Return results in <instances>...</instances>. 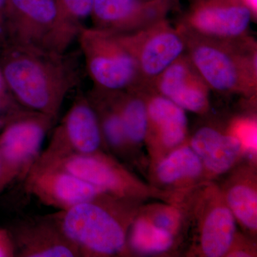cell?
<instances>
[{"label":"cell","mask_w":257,"mask_h":257,"mask_svg":"<svg viewBox=\"0 0 257 257\" xmlns=\"http://www.w3.org/2000/svg\"><path fill=\"white\" fill-rule=\"evenodd\" d=\"M0 70L6 88L22 106L54 119L78 82L77 69L64 54L10 44L0 51Z\"/></svg>","instance_id":"6da1fadb"},{"label":"cell","mask_w":257,"mask_h":257,"mask_svg":"<svg viewBox=\"0 0 257 257\" xmlns=\"http://www.w3.org/2000/svg\"><path fill=\"white\" fill-rule=\"evenodd\" d=\"M186 53L210 89L250 96L257 87L256 42L252 37L221 40L202 36L177 25Z\"/></svg>","instance_id":"7a4b0ae2"},{"label":"cell","mask_w":257,"mask_h":257,"mask_svg":"<svg viewBox=\"0 0 257 257\" xmlns=\"http://www.w3.org/2000/svg\"><path fill=\"white\" fill-rule=\"evenodd\" d=\"M82 28L71 23L57 0H8V44L64 54Z\"/></svg>","instance_id":"3957f363"},{"label":"cell","mask_w":257,"mask_h":257,"mask_svg":"<svg viewBox=\"0 0 257 257\" xmlns=\"http://www.w3.org/2000/svg\"><path fill=\"white\" fill-rule=\"evenodd\" d=\"M100 199L77 204L62 211L56 226L82 256H112L124 251L122 224L101 204Z\"/></svg>","instance_id":"277c9868"},{"label":"cell","mask_w":257,"mask_h":257,"mask_svg":"<svg viewBox=\"0 0 257 257\" xmlns=\"http://www.w3.org/2000/svg\"><path fill=\"white\" fill-rule=\"evenodd\" d=\"M77 40L94 87L119 91L141 87L136 61L116 35L84 27Z\"/></svg>","instance_id":"5b68a950"},{"label":"cell","mask_w":257,"mask_h":257,"mask_svg":"<svg viewBox=\"0 0 257 257\" xmlns=\"http://www.w3.org/2000/svg\"><path fill=\"white\" fill-rule=\"evenodd\" d=\"M116 36L136 61L141 87L153 85L157 77L186 52L182 32L167 19L141 31Z\"/></svg>","instance_id":"8992f818"},{"label":"cell","mask_w":257,"mask_h":257,"mask_svg":"<svg viewBox=\"0 0 257 257\" xmlns=\"http://www.w3.org/2000/svg\"><path fill=\"white\" fill-rule=\"evenodd\" d=\"M253 18L243 0H192L177 25L202 36L236 40L250 36Z\"/></svg>","instance_id":"52a82bcc"},{"label":"cell","mask_w":257,"mask_h":257,"mask_svg":"<svg viewBox=\"0 0 257 257\" xmlns=\"http://www.w3.org/2000/svg\"><path fill=\"white\" fill-rule=\"evenodd\" d=\"M54 119L23 109L7 124L0 138V154L11 170L28 175L38 160L42 145Z\"/></svg>","instance_id":"ba28073f"},{"label":"cell","mask_w":257,"mask_h":257,"mask_svg":"<svg viewBox=\"0 0 257 257\" xmlns=\"http://www.w3.org/2000/svg\"><path fill=\"white\" fill-rule=\"evenodd\" d=\"M172 8L160 1L94 0L93 28L114 35H130L167 19Z\"/></svg>","instance_id":"9c48e42d"},{"label":"cell","mask_w":257,"mask_h":257,"mask_svg":"<svg viewBox=\"0 0 257 257\" xmlns=\"http://www.w3.org/2000/svg\"><path fill=\"white\" fill-rule=\"evenodd\" d=\"M99 119L88 98H78L56 128L50 148L40 160H50L68 154L98 152L102 142Z\"/></svg>","instance_id":"30bf717a"},{"label":"cell","mask_w":257,"mask_h":257,"mask_svg":"<svg viewBox=\"0 0 257 257\" xmlns=\"http://www.w3.org/2000/svg\"><path fill=\"white\" fill-rule=\"evenodd\" d=\"M28 175L29 191L42 202L62 211L106 195L92 184L56 166L35 162Z\"/></svg>","instance_id":"8fae6325"},{"label":"cell","mask_w":257,"mask_h":257,"mask_svg":"<svg viewBox=\"0 0 257 257\" xmlns=\"http://www.w3.org/2000/svg\"><path fill=\"white\" fill-rule=\"evenodd\" d=\"M36 162L60 167L92 184L106 195L126 197L133 192V180L130 176L98 152L87 155L68 154Z\"/></svg>","instance_id":"7c38bea8"},{"label":"cell","mask_w":257,"mask_h":257,"mask_svg":"<svg viewBox=\"0 0 257 257\" xmlns=\"http://www.w3.org/2000/svg\"><path fill=\"white\" fill-rule=\"evenodd\" d=\"M152 87L185 111L202 114L209 108L210 88L186 52L157 77Z\"/></svg>","instance_id":"4fadbf2b"},{"label":"cell","mask_w":257,"mask_h":257,"mask_svg":"<svg viewBox=\"0 0 257 257\" xmlns=\"http://www.w3.org/2000/svg\"><path fill=\"white\" fill-rule=\"evenodd\" d=\"M191 148L211 173L229 171L242 152L243 145L236 135H226L211 126H202L193 135Z\"/></svg>","instance_id":"5bb4252c"},{"label":"cell","mask_w":257,"mask_h":257,"mask_svg":"<svg viewBox=\"0 0 257 257\" xmlns=\"http://www.w3.org/2000/svg\"><path fill=\"white\" fill-rule=\"evenodd\" d=\"M141 89L147 103L148 127L156 130L166 147H175L183 143L187 133L185 110L159 94L152 86Z\"/></svg>","instance_id":"9a60e30c"},{"label":"cell","mask_w":257,"mask_h":257,"mask_svg":"<svg viewBox=\"0 0 257 257\" xmlns=\"http://www.w3.org/2000/svg\"><path fill=\"white\" fill-rule=\"evenodd\" d=\"M234 216L226 203L212 206L200 227V247L204 256L221 257L229 252L236 234Z\"/></svg>","instance_id":"2e32d148"},{"label":"cell","mask_w":257,"mask_h":257,"mask_svg":"<svg viewBox=\"0 0 257 257\" xmlns=\"http://www.w3.org/2000/svg\"><path fill=\"white\" fill-rule=\"evenodd\" d=\"M130 143L140 144L148 133L146 100L141 87L111 91Z\"/></svg>","instance_id":"e0dca14e"},{"label":"cell","mask_w":257,"mask_h":257,"mask_svg":"<svg viewBox=\"0 0 257 257\" xmlns=\"http://www.w3.org/2000/svg\"><path fill=\"white\" fill-rule=\"evenodd\" d=\"M24 230L23 256L31 257L79 256L73 245L56 225H38Z\"/></svg>","instance_id":"ac0fdd59"},{"label":"cell","mask_w":257,"mask_h":257,"mask_svg":"<svg viewBox=\"0 0 257 257\" xmlns=\"http://www.w3.org/2000/svg\"><path fill=\"white\" fill-rule=\"evenodd\" d=\"M202 161L191 147H179L163 159L157 167V176L161 182L175 184L193 180L202 175Z\"/></svg>","instance_id":"d6986e66"},{"label":"cell","mask_w":257,"mask_h":257,"mask_svg":"<svg viewBox=\"0 0 257 257\" xmlns=\"http://www.w3.org/2000/svg\"><path fill=\"white\" fill-rule=\"evenodd\" d=\"M225 198L236 220L245 229L256 232L257 193L254 186L246 182L232 184L226 191Z\"/></svg>","instance_id":"ffe728a7"},{"label":"cell","mask_w":257,"mask_h":257,"mask_svg":"<svg viewBox=\"0 0 257 257\" xmlns=\"http://www.w3.org/2000/svg\"><path fill=\"white\" fill-rule=\"evenodd\" d=\"M174 234L157 226L148 218L140 217L134 223L130 243L143 253H163L173 245Z\"/></svg>","instance_id":"44dd1931"},{"label":"cell","mask_w":257,"mask_h":257,"mask_svg":"<svg viewBox=\"0 0 257 257\" xmlns=\"http://www.w3.org/2000/svg\"><path fill=\"white\" fill-rule=\"evenodd\" d=\"M61 11L71 23L83 28V22L92 13L94 0H57Z\"/></svg>","instance_id":"7402d4cb"},{"label":"cell","mask_w":257,"mask_h":257,"mask_svg":"<svg viewBox=\"0 0 257 257\" xmlns=\"http://www.w3.org/2000/svg\"><path fill=\"white\" fill-rule=\"evenodd\" d=\"M148 219L158 227L167 230L173 234L179 226V215L174 209H158Z\"/></svg>","instance_id":"603a6c76"},{"label":"cell","mask_w":257,"mask_h":257,"mask_svg":"<svg viewBox=\"0 0 257 257\" xmlns=\"http://www.w3.org/2000/svg\"><path fill=\"white\" fill-rule=\"evenodd\" d=\"M8 0H0V51L8 45L6 33V10Z\"/></svg>","instance_id":"cb8c5ba5"},{"label":"cell","mask_w":257,"mask_h":257,"mask_svg":"<svg viewBox=\"0 0 257 257\" xmlns=\"http://www.w3.org/2000/svg\"><path fill=\"white\" fill-rule=\"evenodd\" d=\"M8 97L5 95V90H0V127L4 124L5 119L3 116V109L5 106H8Z\"/></svg>","instance_id":"d4e9b609"},{"label":"cell","mask_w":257,"mask_h":257,"mask_svg":"<svg viewBox=\"0 0 257 257\" xmlns=\"http://www.w3.org/2000/svg\"><path fill=\"white\" fill-rule=\"evenodd\" d=\"M150 1H160L167 3L172 8V10H179V0H150Z\"/></svg>","instance_id":"484cf974"},{"label":"cell","mask_w":257,"mask_h":257,"mask_svg":"<svg viewBox=\"0 0 257 257\" xmlns=\"http://www.w3.org/2000/svg\"><path fill=\"white\" fill-rule=\"evenodd\" d=\"M244 3L248 5V8L251 9L253 15L256 14V0H243Z\"/></svg>","instance_id":"4316f807"},{"label":"cell","mask_w":257,"mask_h":257,"mask_svg":"<svg viewBox=\"0 0 257 257\" xmlns=\"http://www.w3.org/2000/svg\"><path fill=\"white\" fill-rule=\"evenodd\" d=\"M5 87H6V86H5L4 79H3L1 70H0V90H5Z\"/></svg>","instance_id":"83f0119b"},{"label":"cell","mask_w":257,"mask_h":257,"mask_svg":"<svg viewBox=\"0 0 257 257\" xmlns=\"http://www.w3.org/2000/svg\"><path fill=\"white\" fill-rule=\"evenodd\" d=\"M2 157H1V154H0V174H1V171H2Z\"/></svg>","instance_id":"f1b7e54d"}]
</instances>
